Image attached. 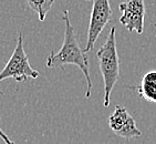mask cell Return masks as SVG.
Segmentation results:
<instances>
[{
	"mask_svg": "<svg viewBox=\"0 0 156 144\" xmlns=\"http://www.w3.org/2000/svg\"><path fill=\"white\" fill-rule=\"evenodd\" d=\"M112 11L110 0H93V7L90 17L89 30H87V41L83 51L87 53L94 48L96 40L101 36L103 29L111 21Z\"/></svg>",
	"mask_w": 156,
	"mask_h": 144,
	"instance_id": "obj_4",
	"label": "cell"
},
{
	"mask_svg": "<svg viewBox=\"0 0 156 144\" xmlns=\"http://www.w3.org/2000/svg\"><path fill=\"white\" fill-rule=\"evenodd\" d=\"M122 16L120 22L129 31L142 34L144 31L145 6L144 0H127L119 5Z\"/></svg>",
	"mask_w": 156,
	"mask_h": 144,
	"instance_id": "obj_5",
	"label": "cell"
},
{
	"mask_svg": "<svg viewBox=\"0 0 156 144\" xmlns=\"http://www.w3.org/2000/svg\"><path fill=\"white\" fill-rule=\"evenodd\" d=\"M116 29L112 27L105 42L96 52V58L99 60L100 71L104 82V106L110 105L111 93L117 80L120 78V58L117 53L116 40H115Z\"/></svg>",
	"mask_w": 156,
	"mask_h": 144,
	"instance_id": "obj_2",
	"label": "cell"
},
{
	"mask_svg": "<svg viewBox=\"0 0 156 144\" xmlns=\"http://www.w3.org/2000/svg\"><path fill=\"white\" fill-rule=\"evenodd\" d=\"M62 19L64 21V24H66V32H64V40H63L62 47L58 52H51L49 54L48 59H47V67L50 69L61 68L63 70L64 66H66V64L76 66L83 72L84 77H85L87 83L85 98L90 99L93 84H92L90 75L89 57H87V53H85L79 45L74 28L72 27V23L70 20L69 9H66L63 11Z\"/></svg>",
	"mask_w": 156,
	"mask_h": 144,
	"instance_id": "obj_1",
	"label": "cell"
},
{
	"mask_svg": "<svg viewBox=\"0 0 156 144\" xmlns=\"http://www.w3.org/2000/svg\"><path fill=\"white\" fill-rule=\"evenodd\" d=\"M33 11L38 13L40 21H44L48 12L52 8L54 0H26Z\"/></svg>",
	"mask_w": 156,
	"mask_h": 144,
	"instance_id": "obj_8",
	"label": "cell"
},
{
	"mask_svg": "<svg viewBox=\"0 0 156 144\" xmlns=\"http://www.w3.org/2000/svg\"><path fill=\"white\" fill-rule=\"evenodd\" d=\"M85 1H90V0H85Z\"/></svg>",
	"mask_w": 156,
	"mask_h": 144,
	"instance_id": "obj_10",
	"label": "cell"
},
{
	"mask_svg": "<svg viewBox=\"0 0 156 144\" xmlns=\"http://www.w3.org/2000/svg\"><path fill=\"white\" fill-rule=\"evenodd\" d=\"M38 77L39 71L31 68L23 48V37L21 33H19L13 53L7 62L6 67L0 72V82L7 79H13L17 82H24L29 79L34 80Z\"/></svg>",
	"mask_w": 156,
	"mask_h": 144,
	"instance_id": "obj_3",
	"label": "cell"
},
{
	"mask_svg": "<svg viewBox=\"0 0 156 144\" xmlns=\"http://www.w3.org/2000/svg\"><path fill=\"white\" fill-rule=\"evenodd\" d=\"M155 27H156V23H155Z\"/></svg>",
	"mask_w": 156,
	"mask_h": 144,
	"instance_id": "obj_11",
	"label": "cell"
},
{
	"mask_svg": "<svg viewBox=\"0 0 156 144\" xmlns=\"http://www.w3.org/2000/svg\"><path fill=\"white\" fill-rule=\"evenodd\" d=\"M137 91L141 99H144L148 102L156 103V70L147 72L142 78L141 83L133 87Z\"/></svg>",
	"mask_w": 156,
	"mask_h": 144,
	"instance_id": "obj_7",
	"label": "cell"
},
{
	"mask_svg": "<svg viewBox=\"0 0 156 144\" xmlns=\"http://www.w3.org/2000/svg\"><path fill=\"white\" fill-rule=\"evenodd\" d=\"M0 138L2 139L3 142H5L6 144H15V142L12 141L11 139H10L9 136H8V135H7L6 133L3 132L2 130H1V128H0Z\"/></svg>",
	"mask_w": 156,
	"mask_h": 144,
	"instance_id": "obj_9",
	"label": "cell"
},
{
	"mask_svg": "<svg viewBox=\"0 0 156 144\" xmlns=\"http://www.w3.org/2000/svg\"><path fill=\"white\" fill-rule=\"evenodd\" d=\"M108 126L115 134L125 140L142 135L141 130L136 126L135 120L127 112V110L121 105H116L114 112L110 115Z\"/></svg>",
	"mask_w": 156,
	"mask_h": 144,
	"instance_id": "obj_6",
	"label": "cell"
}]
</instances>
